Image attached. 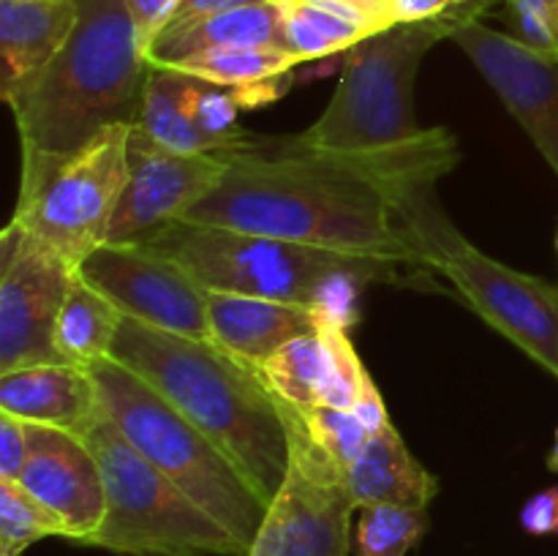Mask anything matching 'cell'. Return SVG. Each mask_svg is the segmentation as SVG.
I'll return each instance as SVG.
<instances>
[{"mask_svg": "<svg viewBox=\"0 0 558 556\" xmlns=\"http://www.w3.org/2000/svg\"><path fill=\"white\" fill-rule=\"evenodd\" d=\"M227 174L180 221L265 234L374 265H420L398 196L436 185L461 161L447 129L368 153L298 150L283 136H254L227 153Z\"/></svg>", "mask_w": 558, "mask_h": 556, "instance_id": "obj_1", "label": "cell"}, {"mask_svg": "<svg viewBox=\"0 0 558 556\" xmlns=\"http://www.w3.org/2000/svg\"><path fill=\"white\" fill-rule=\"evenodd\" d=\"M109 358L161 392L270 505L289 467V431L259 371L213 341L120 322Z\"/></svg>", "mask_w": 558, "mask_h": 556, "instance_id": "obj_2", "label": "cell"}, {"mask_svg": "<svg viewBox=\"0 0 558 556\" xmlns=\"http://www.w3.org/2000/svg\"><path fill=\"white\" fill-rule=\"evenodd\" d=\"M74 33L11 107L20 145L74 150L112 125H136L150 60L125 0H76Z\"/></svg>", "mask_w": 558, "mask_h": 556, "instance_id": "obj_3", "label": "cell"}, {"mask_svg": "<svg viewBox=\"0 0 558 556\" xmlns=\"http://www.w3.org/2000/svg\"><path fill=\"white\" fill-rule=\"evenodd\" d=\"M140 245L178 262L207 292L254 294L316 305L327 319L343 327L354 325L357 283L390 276L392 270L265 234L191 221L163 223Z\"/></svg>", "mask_w": 558, "mask_h": 556, "instance_id": "obj_4", "label": "cell"}, {"mask_svg": "<svg viewBox=\"0 0 558 556\" xmlns=\"http://www.w3.org/2000/svg\"><path fill=\"white\" fill-rule=\"evenodd\" d=\"M87 371L96 382L101 412L125 442L248 551L265 521L267 501L245 474L125 365L107 358Z\"/></svg>", "mask_w": 558, "mask_h": 556, "instance_id": "obj_5", "label": "cell"}, {"mask_svg": "<svg viewBox=\"0 0 558 556\" xmlns=\"http://www.w3.org/2000/svg\"><path fill=\"white\" fill-rule=\"evenodd\" d=\"M483 14H458L428 22H398L374 33L347 52L341 80L325 112L311 129L283 140L298 150L368 153L417 142L414 82L423 58L466 20Z\"/></svg>", "mask_w": 558, "mask_h": 556, "instance_id": "obj_6", "label": "cell"}, {"mask_svg": "<svg viewBox=\"0 0 558 556\" xmlns=\"http://www.w3.org/2000/svg\"><path fill=\"white\" fill-rule=\"evenodd\" d=\"M434 189L414 185L398 196L420 265L441 273L474 314L558 379V287L469 243L441 210Z\"/></svg>", "mask_w": 558, "mask_h": 556, "instance_id": "obj_7", "label": "cell"}, {"mask_svg": "<svg viewBox=\"0 0 558 556\" xmlns=\"http://www.w3.org/2000/svg\"><path fill=\"white\" fill-rule=\"evenodd\" d=\"M82 439L98 458L107 488V516L87 548L118 556H245L248 551L158 472L107 414Z\"/></svg>", "mask_w": 558, "mask_h": 556, "instance_id": "obj_8", "label": "cell"}, {"mask_svg": "<svg viewBox=\"0 0 558 556\" xmlns=\"http://www.w3.org/2000/svg\"><path fill=\"white\" fill-rule=\"evenodd\" d=\"M131 129L112 125L74 150L22 147L11 221L52 245L74 267L101 249L129 183Z\"/></svg>", "mask_w": 558, "mask_h": 556, "instance_id": "obj_9", "label": "cell"}, {"mask_svg": "<svg viewBox=\"0 0 558 556\" xmlns=\"http://www.w3.org/2000/svg\"><path fill=\"white\" fill-rule=\"evenodd\" d=\"M283 414V412H281ZM289 431V467L245 556H349L357 510L347 469L322 452L298 425Z\"/></svg>", "mask_w": 558, "mask_h": 556, "instance_id": "obj_10", "label": "cell"}, {"mask_svg": "<svg viewBox=\"0 0 558 556\" xmlns=\"http://www.w3.org/2000/svg\"><path fill=\"white\" fill-rule=\"evenodd\" d=\"M74 278L76 267L65 256L9 221L0 234V374L63 363L54 322Z\"/></svg>", "mask_w": 558, "mask_h": 556, "instance_id": "obj_11", "label": "cell"}, {"mask_svg": "<svg viewBox=\"0 0 558 556\" xmlns=\"http://www.w3.org/2000/svg\"><path fill=\"white\" fill-rule=\"evenodd\" d=\"M76 276L101 292L125 319L194 341H210V292L178 262L145 245L104 243L76 265Z\"/></svg>", "mask_w": 558, "mask_h": 556, "instance_id": "obj_12", "label": "cell"}, {"mask_svg": "<svg viewBox=\"0 0 558 556\" xmlns=\"http://www.w3.org/2000/svg\"><path fill=\"white\" fill-rule=\"evenodd\" d=\"M227 153H174L131 129L129 183L107 243H142L163 223L189 216L227 174Z\"/></svg>", "mask_w": 558, "mask_h": 556, "instance_id": "obj_13", "label": "cell"}, {"mask_svg": "<svg viewBox=\"0 0 558 556\" xmlns=\"http://www.w3.org/2000/svg\"><path fill=\"white\" fill-rule=\"evenodd\" d=\"M452 41L494 87L558 178V60L539 58L515 36L480 20L463 22Z\"/></svg>", "mask_w": 558, "mask_h": 556, "instance_id": "obj_14", "label": "cell"}, {"mask_svg": "<svg viewBox=\"0 0 558 556\" xmlns=\"http://www.w3.org/2000/svg\"><path fill=\"white\" fill-rule=\"evenodd\" d=\"M16 480L60 518L71 543L82 545L101 529L107 488L98 458L82 436L31 423V456Z\"/></svg>", "mask_w": 558, "mask_h": 556, "instance_id": "obj_15", "label": "cell"}, {"mask_svg": "<svg viewBox=\"0 0 558 556\" xmlns=\"http://www.w3.org/2000/svg\"><path fill=\"white\" fill-rule=\"evenodd\" d=\"M267 390L292 407L352 412L374 379L354 352L349 327L325 319L319 333L300 336L256 365Z\"/></svg>", "mask_w": 558, "mask_h": 556, "instance_id": "obj_16", "label": "cell"}, {"mask_svg": "<svg viewBox=\"0 0 558 556\" xmlns=\"http://www.w3.org/2000/svg\"><path fill=\"white\" fill-rule=\"evenodd\" d=\"M76 20V0H0V96L9 109L52 65Z\"/></svg>", "mask_w": 558, "mask_h": 556, "instance_id": "obj_17", "label": "cell"}, {"mask_svg": "<svg viewBox=\"0 0 558 556\" xmlns=\"http://www.w3.org/2000/svg\"><path fill=\"white\" fill-rule=\"evenodd\" d=\"M207 319L210 341L240 363L256 368L294 338L319 333L327 316L316 305L292 300L210 292Z\"/></svg>", "mask_w": 558, "mask_h": 556, "instance_id": "obj_18", "label": "cell"}, {"mask_svg": "<svg viewBox=\"0 0 558 556\" xmlns=\"http://www.w3.org/2000/svg\"><path fill=\"white\" fill-rule=\"evenodd\" d=\"M0 412L85 436L101 414V403L90 371L41 363L0 374Z\"/></svg>", "mask_w": 558, "mask_h": 556, "instance_id": "obj_19", "label": "cell"}, {"mask_svg": "<svg viewBox=\"0 0 558 556\" xmlns=\"http://www.w3.org/2000/svg\"><path fill=\"white\" fill-rule=\"evenodd\" d=\"M347 480L357 510L371 505L428 507L439 494V480L409 452L392 420L371 434L347 469Z\"/></svg>", "mask_w": 558, "mask_h": 556, "instance_id": "obj_20", "label": "cell"}, {"mask_svg": "<svg viewBox=\"0 0 558 556\" xmlns=\"http://www.w3.org/2000/svg\"><path fill=\"white\" fill-rule=\"evenodd\" d=\"M281 11L270 3H251L183 25H169L153 38L147 60L150 65H174L213 49L281 47Z\"/></svg>", "mask_w": 558, "mask_h": 556, "instance_id": "obj_21", "label": "cell"}, {"mask_svg": "<svg viewBox=\"0 0 558 556\" xmlns=\"http://www.w3.org/2000/svg\"><path fill=\"white\" fill-rule=\"evenodd\" d=\"M374 33L379 22L343 0H300L281 11V47L300 63L349 52Z\"/></svg>", "mask_w": 558, "mask_h": 556, "instance_id": "obj_22", "label": "cell"}, {"mask_svg": "<svg viewBox=\"0 0 558 556\" xmlns=\"http://www.w3.org/2000/svg\"><path fill=\"white\" fill-rule=\"evenodd\" d=\"M136 131L174 153H227L194 123L189 109V74L150 65Z\"/></svg>", "mask_w": 558, "mask_h": 556, "instance_id": "obj_23", "label": "cell"}, {"mask_svg": "<svg viewBox=\"0 0 558 556\" xmlns=\"http://www.w3.org/2000/svg\"><path fill=\"white\" fill-rule=\"evenodd\" d=\"M120 322H123V314L101 292L76 276L54 322L58 358L80 368L101 363L112 352Z\"/></svg>", "mask_w": 558, "mask_h": 556, "instance_id": "obj_24", "label": "cell"}, {"mask_svg": "<svg viewBox=\"0 0 558 556\" xmlns=\"http://www.w3.org/2000/svg\"><path fill=\"white\" fill-rule=\"evenodd\" d=\"M298 63L300 60L281 47H238L213 49V52L194 55L174 65H163V69H178L221 87H248L292 74Z\"/></svg>", "mask_w": 558, "mask_h": 556, "instance_id": "obj_25", "label": "cell"}, {"mask_svg": "<svg viewBox=\"0 0 558 556\" xmlns=\"http://www.w3.org/2000/svg\"><path fill=\"white\" fill-rule=\"evenodd\" d=\"M428 532V507H360L354 529L357 556H407Z\"/></svg>", "mask_w": 558, "mask_h": 556, "instance_id": "obj_26", "label": "cell"}, {"mask_svg": "<svg viewBox=\"0 0 558 556\" xmlns=\"http://www.w3.org/2000/svg\"><path fill=\"white\" fill-rule=\"evenodd\" d=\"M283 418L292 420L322 452L332 458L338 467L349 469L354 458L363 452L365 442L374 431L363 423L354 412L332 407H292V403L278 401Z\"/></svg>", "mask_w": 558, "mask_h": 556, "instance_id": "obj_27", "label": "cell"}, {"mask_svg": "<svg viewBox=\"0 0 558 556\" xmlns=\"http://www.w3.org/2000/svg\"><path fill=\"white\" fill-rule=\"evenodd\" d=\"M47 537H65L60 518L27 494L20 480L0 478V556H22Z\"/></svg>", "mask_w": 558, "mask_h": 556, "instance_id": "obj_28", "label": "cell"}, {"mask_svg": "<svg viewBox=\"0 0 558 556\" xmlns=\"http://www.w3.org/2000/svg\"><path fill=\"white\" fill-rule=\"evenodd\" d=\"M512 36L534 55L558 60V0H505Z\"/></svg>", "mask_w": 558, "mask_h": 556, "instance_id": "obj_29", "label": "cell"}, {"mask_svg": "<svg viewBox=\"0 0 558 556\" xmlns=\"http://www.w3.org/2000/svg\"><path fill=\"white\" fill-rule=\"evenodd\" d=\"M496 0H392V20L428 22L458 14H483Z\"/></svg>", "mask_w": 558, "mask_h": 556, "instance_id": "obj_30", "label": "cell"}, {"mask_svg": "<svg viewBox=\"0 0 558 556\" xmlns=\"http://www.w3.org/2000/svg\"><path fill=\"white\" fill-rule=\"evenodd\" d=\"M27 456H31V423L0 412V478H20Z\"/></svg>", "mask_w": 558, "mask_h": 556, "instance_id": "obj_31", "label": "cell"}, {"mask_svg": "<svg viewBox=\"0 0 558 556\" xmlns=\"http://www.w3.org/2000/svg\"><path fill=\"white\" fill-rule=\"evenodd\" d=\"M521 527L523 532L534 534V537L558 534V485L539 491L523 505Z\"/></svg>", "mask_w": 558, "mask_h": 556, "instance_id": "obj_32", "label": "cell"}, {"mask_svg": "<svg viewBox=\"0 0 558 556\" xmlns=\"http://www.w3.org/2000/svg\"><path fill=\"white\" fill-rule=\"evenodd\" d=\"M178 3L180 0H125V5H129L131 16L136 22V31H140V41L145 47V55L150 49L153 38L172 20Z\"/></svg>", "mask_w": 558, "mask_h": 556, "instance_id": "obj_33", "label": "cell"}, {"mask_svg": "<svg viewBox=\"0 0 558 556\" xmlns=\"http://www.w3.org/2000/svg\"><path fill=\"white\" fill-rule=\"evenodd\" d=\"M251 3H265V0H180L178 9H174V14H172V20L167 22V27L183 25V22L202 20V16L221 14V11L240 9V5H251Z\"/></svg>", "mask_w": 558, "mask_h": 556, "instance_id": "obj_34", "label": "cell"}, {"mask_svg": "<svg viewBox=\"0 0 558 556\" xmlns=\"http://www.w3.org/2000/svg\"><path fill=\"white\" fill-rule=\"evenodd\" d=\"M548 469L550 472H558V431L554 439V450H550V458H548Z\"/></svg>", "mask_w": 558, "mask_h": 556, "instance_id": "obj_35", "label": "cell"}, {"mask_svg": "<svg viewBox=\"0 0 558 556\" xmlns=\"http://www.w3.org/2000/svg\"><path fill=\"white\" fill-rule=\"evenodd\" d=\"M265 3H270V5H278V9H289V5L300 3V0H265Z\"/></svg>", "mask_w": 558, "mask_h": 556, "instance_id": "obj_36", "label": "cell"}, {"mask_svg": "<svg viewBox=\"0 0 558 556\" xmlns=\"http://www.w3.org/2000/svg\"><path fill=\"white\" fill-rule=\"evenodd\" d=\"M556 249H558V234H556Z\"/></svg>", "mask_w": 558, "mask_h": 556, "instance_id": "obj_37", "label": "cell"}]
</instances>
